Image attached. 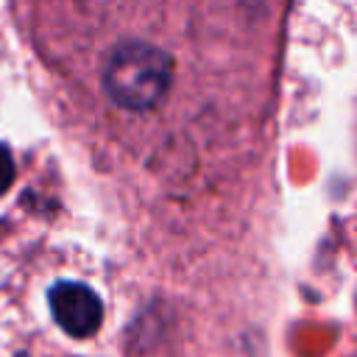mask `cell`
<instances>
[{
  "instance_id": "6da1fadb",
  "label": "cell",
  "mask_w": 357,
  "mask_h": 357,
  "mask_svg": "<svg viewBox=\"0 0 357 357\" xmlns=\"http://www.w3.org/2000/svg\"><path fill=\"white\" fill-rule=\"evenodd\" d=\"M173 81V59L148 42H123L112 50L103 86L120 109L142 112L156 106Z\"/></svg>"
},
{
  "instance_id": "7a4b0ae2",
  "label": "cell",
  "mask_w": 357,
  "mask_h": 357,
  "mask_svg": "<svg viewBox=\"0 0 357 357\" xmlns=\"http://www.w3.org/2000/svg\"><path fill=\"white\" fill-rule=\"evenodd\" d=\"M47 304L56 324L73 337H89L103 324L100 296L81 282H56L47 290Z\"/></svg>"
},
{
  "instance_id": "3957f363",
  "label": "cell",
  "mask_w": 357,
  "mask_h": 357,
  "mask_svg": "<svg viewBox=\"0 0 357 357\" xmlns=\"http://www.w3.org/2000/svg\"><path fill=\"white\" fill-rule=\"evenodd\" d=\"M11 181H14V156H11L8 145L0 142V195L11 187Z\"/></svg>"
}]
</instances>
